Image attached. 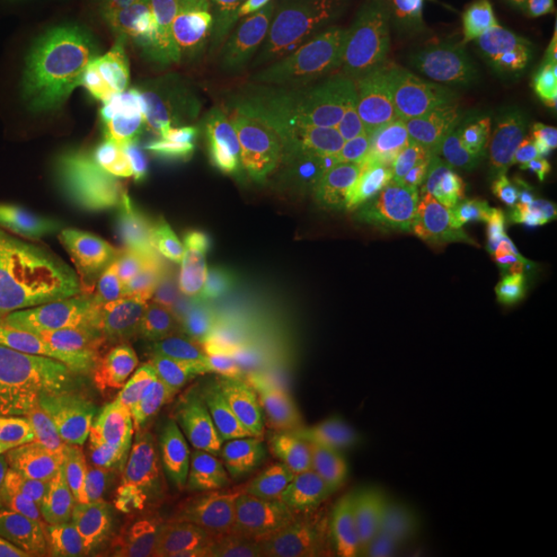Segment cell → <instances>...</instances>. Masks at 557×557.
<instances>
[{
  "label": "cell",
  "instance_id": "6da1fadb",
  "mask_svg": "<svg viewBox=\"0 0 557 557\" xmlns=\"http://www.w3.org/2000/svg\"><path fill=\"white\" fill-rule=\"evenodd\" d=\"M193 114L188 83L158 52L126 50L94 62L71 83L50 126L44 193L59 220L119 218Z\"/></svg>",
  "mask_w": 557,
  "mask_h": 557
},
{
  "label": "cell",
  "instance_id": "7a4b0ae2",
  "mask_svg": "<svg viewBox=\"0 0 557 557\" xmlns=\"http://www.w3.org/2000/svg\"><path fill=\"white\" fill-rule=\"evenodd\" d=\"M120 370L161 418L207 421L238 411L250 384L234 354L163 304H139L114 322Z\"/></svg>",
  "mask_w": 557,
  "mask_h": 557
},
{
  "label": "cell",
  "instance_id": "3957f363",
  "mask_svg": "<svg viewBox=\"0 0 557 557\" xmlns=\"http://www.w3.org/2000/svg\"><path fill=\"white\" fill-rule=\"evenodd\" d=\"M0 557H158L114 510L0 455Z\"/></svg>",
  "mask_w": 557,
  "mask_h": 557
},
{
  "label": "cell",
  "instance_id": "277c9868",
  "mask_svg": "<svg viewBox=\"0 0 557 557\" xmlns=\"http://www.w3.org/2000/svg\"><path fill=\"white\" fill-rule=\"evenodd\" d=\"M457 234L475 269L483 335L510 363H527L557 331L556 267L508 236L467 223Z\"/></svg>",
  "mask_w": 557,
  "mask_h": 557
},
{
  "label": "cell",
  "instance_id": "5b68a950",
  "mask_svg": "<svg viewBox=\"0 0 557 557\" xmlns=\"http://www.w3.org/2000/svg\"><path fill=\"white\" fill-rule=\"evenodd\" d=\"M552 17L543 0L522 20L483 41L442 94L440 137L457 149H475L494 137L531 79Z\"/></svg>",
  "mask_w": 557,
  "mask_h": 557
},
{
  "label": "cell",
  "instance_id": "8992f818",
  "mask_svg": "<svg viewBox=\"0 0 557 557\" xmlns=\"http://www.w3.org/2000/svg\"><path fill=\"white\" fill-rule=\"evenodd\" d=\"M278 182L292 255L317 273L397 225L393 199L361 174L337 178L317 174Z\"/></svg>",
  "mask_w": 557,
  "mask_h": 557
},
{
  "label": "cell",
  "instance_id": "52a82bcc",
  "mask_svg": "<svg viewBox=\"0 0 557 557\" xmlns=\"http://www.w3.org/2000/svg\"><path fill=\"white\" fill-rule=\"evenodd\" d=\"M200 234L209 277L242 294L275 283L292 252L278 178L250 180L207 202Z\"/></svg>",
  "mask_w": 557,
  "mask_h": 557
},
{
  "label": "cell",
  "instance_id": "ba28073f",
  "mask_svg": "<svg viewBox=\"0 0 557 557\" xmlns=\"http://www.w3.org/2000/svg\"><path fill=\"white\" fill-rule=\"evenodd\" d=\"M428 29L419 0H358L343 62L363 116H391L423 75Z\"/></svg>",
  "mask_w": 557,
  "mask_h": 557
},
{
  "label": "cell",
  "instance_id": "9c48e42d",
  "mask_svg": "<svg viewBox=\"0 0 557 557\" xmlns=\"http://www.w3.org/2000/svg\"><path fill=\"white\" fill-rule=\"evenodd\" d=\"M119 481L137 504L158 557H197L242 506L213 481L158 458H122Z\"/></svg>",
  "mask_w": 557,
  "mask_h": 557
},
{
  "label": "cell",
  "instance_id": "30bf717a",
  "mask_svg": "<svg viewBox=\"0 0 557 557\" xmlns=\"http://www.w3.org/2000/svg\"><path fill=\"white\" fill-rule=\"evenodd\" d=\"M221 59L248 77L259 75L310 122H317L314 50L298 0L244 20L205 23Z\"/></svg>",
  "mask_w": 557,
  "mask_h": 557
},
{
  "label": "cell",
  "instance_id": "8fae6325",
  "mask_svg": "<svg viewBox=\"0 0 557 557\" xmlns=\"http://www.w3.org/2000/svg\"><path fill=\"white\" fill-rule=\"evenodd\" d=\"M419 317L440 343L469 349L483 338L478 277L453 227L436 215L419 223L409 239Z\"/></svg>",
  "mask_w": 557,
  "mask_h": 557
},
{
  "label": "cell",
  "instance_id": "7c38bea8",
  "mask_svg": "<svg viewBox=\"0 0 557 557\" xmlns=\"http://www.w3.org/2000/svg\"><path fill=\"white\" fill-rule=\"evenodd\" d=\"M234 460L250 498L264 499L296 515H317L308 492V446L264 405L250 382L238 411Z\"/></svg>",
  "mask_w": 557,
  "mask_h": 557
},
{
  "label": "cell",
  "instance_id": "4fadbf2b",
  "mask_svg": "<svg viewBox=\"0 0 557 557\" xmlns=\"http://www.w3.org/2000/svg\"><path fill=\"white\" fill-rule=\"evenodd\" d=\"M458 215L518 239L545 259L557 257V174L504 165L462 188Z\"/></svg>",
  "mask_w": 557,
  "mask_h": 557
},
{
  "label": "cell",
  "instance_id": "5bb4252c",
  "mask_svg": "<svg viewBox=\"0 0 557 557\" xmlns=\"http://www.w3.org/2000/svg\"><path fill=\"white\" fill-rule=\"evenodd\" d=\"M0 455L32 471L79 479L122 457L112 440L89 436L32 409L0 407Z\"/></svg>",
  "mask_w": 557,
  "mask_h": 557
},
{
  "label": "cell",
  "instance_id": "9a60e30c",
  "mask_svg": "<svg viewBox=\"0 0 557 557\" xmlns=\"http://www.w3.org/2000/svg\"><path fill=\"white\" fill-rule=\"evenodd\" d=\"M299 15L314 50L317 124L324 128L361 122L343 52L358 15V0H298Z\"/></svg>",
  "mask_w": 557,
  "mask_h": 557
},
{
  "label": "cell",
  "instance_id": "2e32d148",
  "mask_svg": "<svg viewBox=\"0 0 557 557\" xmlns=\"http://www.w3.org/2000/svg\"><path fill=\"white\" fill-rule=\"evenodd\" d=\"M248 89L250 77L238 73L213 108L186 119L202 156L232 188L250 182L259 170V126Z\"/></svg>",
  "mask_w": 557,
  "mask_h": 557
},
{
  "label": "cell",
  "instance_id": "e0dca14e",
  "mask_svg": "<svg viewBox=\"0 0 557 557\" xmlns=\"http://www.w3.org/2000/svg\"><path fill=\"white\" fill-rule=\"evenodd\" d=\"M419 494L421 479L409 465L384 460L370 469L358 557H413V506Z\"/></svg>",
  "mask_w": 557,
  "mask_h": 557
},
{
  "label": "cell",
  "instance_id": "ac0fdd59",
  "mask_svg": "<svg viewBox=\"0 0 557 557\" xmlns=\"http://www.w3.org/2000/svg\"><path fill=\"white\" fill-rule=\"evenodd\" d=\"M490 0H419L428 29L423 101L444 94L473 44L479 13Z\"/></svg>",
  "mask_w": 557,
  "mask_h": 557
},
{
  "label": "cell",
  "instance_id": "d6986e66",
  "mask_svg": "<svg viewBox=\"0 0 557 557\" xmlns=\"http://www.w3.org/2000/svg\"><path fill=\"white\" fill-rule=\"evenodd\" d=\"M186 319L202 337L234 356L267 351L259 319L248 296L232 285L209 278L188 301Z\"/></svg>",
  "mask_w": 557,
  "mask_h": 557
},
{
  "label": "cell",
  "instance_id": "ffe728a7",
  "mask_svg": "<svg viewBox=\"0 0 557 557\" xmlns=\"http://www.w3.org/2000/svg\"><path fill=\"white\" fill-rule=\"evenodd\" d=\"M308 492L326 515L349 527H361L368 512V490L356 478L347 460L329 436L308 446L306 457Z\"/></svg>",
  "mask_w": 557,
  "mask_h": 557
},
{
  "label": "cell",
  "instance_id": "44dd1931",
  "mask_svg": "<svg viewBox=\"0 0 557 557\" xmlns=\"http://www.w3.org/2000/svg\"><path fill=\"white\" fill-rule=\"evenodd\" d=\"M287 298L324 319L374 322L391 301V285H366L349 278L319 275L292 287Z\"/></svg>",
  "mask_w": 557,
  "mask_h": 557
},
{
  "label": "cell",
  "instance_id": "7402d4cb",
  "mask_svg": "<svg viewBox=\"0 0 557 557\" xmlns=\"http://www.w3.org/2000/svg\"><path fill=\"white\" fill-rule=\"evenodd\" d=\"M557 119V0L539 52L535 71L522 89L515 108L502 124V137L537 131Z\"/></svg>",
  "mask_w": 557,
  "mask_h": 557
},
{
  "label": "cell",
  "instance_id": "603a6c76",
  "mask_svg": "<svg viewBox=\"0 0 557 557\" xmlns=\"http://www.w3.org/2000/svg\"><path fill=\"white\" fill-rule=\"evenodd\" d=\"M161 170L178 184L180 190L202 202H213L232 188L202 156L199 143L186 126V120L168 143Z\"/></svg>",
  "mask_w": 557,
  "mask_h": 557
},
{
  "label": "cell",
  "instance_id": "cb8c5ba5",
  "mask_svg": "<svg viewBox=\"0 0 557 557\" xmlns=\"http://www.w3.org/2000/svg\"><path fill=\"white\" fill-rule=\"evenodd\" d=\"M314 517H319V512L296 515L264 499L250 498L248 502H242L238 512L234 515L238 556H267L298 527L299 522Z\"/></svg>",
  "mask_w": 557,
  "mask_h": 557
},
{
  "label": "cell",
  "instance_id": "d4e9b609",
  "mask_svg": "<svg viewBox=\"0 0 557 557\" xmlns=\"http://www.w3.org/2000/svg\"><path fill=\"white\" fill-rule=\"evenodd\" d=\"M248 301L257 314L267 343V356L271 363H283L294 356L296 351V320L281 296L275 283L260 285L255 292L246 294Z\"/></svg>",
  "mask_w": 557,
  "mask_h": 557
},
{
  "label": "cell",
  "instance_id": "484cf974",
  "mask_svg": "<svg viewBox=\"0 0 557 557\" xmlns=\"http://www.w3.org/2000/svg\"><path fill=\"white\" fill-rule=\"evenodd\" d=\"M499 161L502 165L510 168H527L557 174V119L537 131L527 133L524 139L504 149L499 153Z\"/></svg>",
  "mask_w": 557,
  "mask_h": 557
},
{
  "label": "cell",
  "instance_id": "4316f807",
  "mask_svg": "<svg viewBox=\"0 0 557 557\" xmlns=\"http://www.w3.org/2000/svg\"><path fill=\"white\" fill-rule=\"evenodd\" d=\"M331 531L324 518L314 517L298 527L264 557H322L331 545Z\"/></svg>",
  "mask_w": 557,
  "mask_h": 557
},
{
  "label": "cell",
  "instance_id": "83f0119b",
  "mask_svg": "<svg viewBox=\"0 0 557 557\" xmlns=\"http://www.w3.org/2000/svg\"><path fill=\"white\" fill-rule=\"evenodd\" d=\"M541 2L543 0H490L485 9L479 13L478 23H475L478 38L517 23L524 15H529Z\"/></svg>",
  "mask_w": 557,
  "mask_h": 557
},
{
  "label": "cell",
  "instance_id": "f1b7e54d",
  "mask_svg": "<svg viewBox=\"0 0 557 557\" xmlns=\"http://www.w3.org/2000/svg\"><path fill=\"white\" fill-rule=\"evenodd\" d=\"M285 2L296 0H205V23L244 20Z\"/></svg>",
  "mask_w": 557,
  "mask_h": 557
},
{
  "label": "cell",
  "instance_id": "f546056e",
  "mask_svg": "<svg viewBox=\"0 0 557 557\" xmlns=\"http://www.w3.org/2000/svg\"><path fill=\"white\" fill-rule=\"evenodd\" d=\"M413 557H469L457 539L446 535H423L416 539Z\"/></svg>",
  "mask_w": 557,
  "mask_h": 557
},
{
  "label": "cell",
  "instance_id": "4dcf8cb0",
  "mask_svg": "<svg viewBox=\"0 0 557 557\" xmlns=\"http://www.w3.org/2000/svg\"><path fill=\"white\" fill-rule=\"evenodd\" d=\"M197 557H239L236 549V529L234 517L230 518L220 531L200 547Z\"/></svg>",
  "mask_w": 557,
  "mask_h": 557
},
{
  "label": "cell",
  "instance_id": "1f68e13d",
  "mask_svg": "<svg viewBox=\"0 0 557 557\" xmlns=\"http://www.w3.org/2000/svg\"><path fill=\"white\" fill-rule=\"evenodd\" d=\"M322 557H347V554H345V549L338 545L337 541L333 539V541H331V545L326 547V552H324V556Z\"/></svg>",
  "mask_w": 557,
  "mask_h": 557
},
{
  "label": "cell",
  "instance_id": "d6a6232c",
  "mask_svg": "<svg viewBox=\"0 0 557 557\" xmlns=\"http://www.w3.org/2000/svg\"><path fill=\"white\" fill-rule=\"evenodd\" d=\"M549 260V262H552V264H554V267H556V271H557V257H552V259H547Z\"/></svg>",
  "mask_w": 557,
  "mask_h": 557
}]
</instances>
